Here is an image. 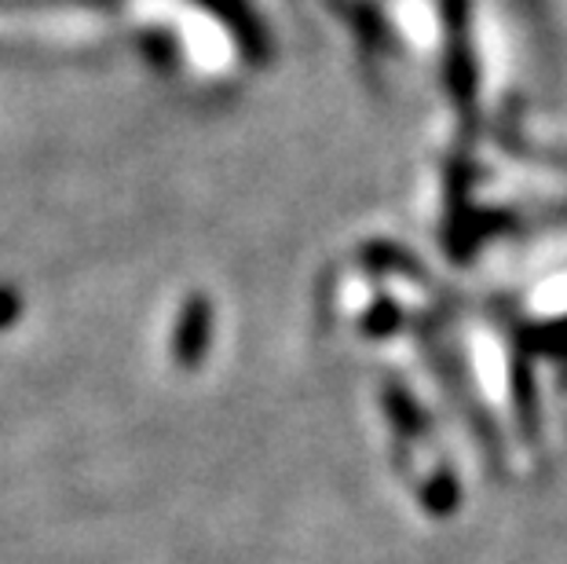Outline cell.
Returning <instances> with one entry per match:
<instances>
[{
	"label": "cell",
	"instance_id": "6da1fadb",
	"mask_svg": "<svg viewBox=\"0 0 567 564\" xmlns=\"http://www.w3.org/2000/svg\"><path fill=\"white\" fill-rule=\"evenodd\" d=\"M440 16L446 27V59L443 81L451 100L468 111L476 103V52H473V0H440Z\"/></svg>",
	"mask_w": 567,
	"mask_h": 564
},
{
	"label": "cell",
	"instance_id": "7a4b0ae2",
	"mask_svg": "<svg viewBox=\"0 0 567 564\" xmlns=\"http://www.w3.org/2000/svg\"><path fill=\"white\" fill-rule=\"evenodd\" d=\"M213 327H216L213 301L205 294H190L173 327V363L179 370H198L205 363L213 345Z\"/></svg>",
	"mask_w": 567,
	"mask_h": 564
},
{
	"label": "cell",
	"instance_id": "3957f363",
	"mask_svg": "<svg viewBox=\"0 0 567 564\" xmlns=\"http://www.w3.org/2000/svg\"><path fill=\"white\" fill-rule=\"evenodd\" d=\"M195 4H202L209 16H216L227 30H231L235 44L243 48V55L249 63H257V66L271 63V52H275L271 33L249 0H195Z\"/></svg>",
	"mask_w": 567,
	"mask_h": 564
},
{
	"label": "cell",
	"instance_id": "277c9868",
	"mask_svg": "<svg viewBox=\"0 0 567 564\" xmlns=\"http://www.w3.org/2000/svg\"><path fill=\"white\" fill-rule=\"evenodd\" d=\"M462 502V484L451 470H436L425 484H421V506H425L432 517H451Z\"/></svg>",
	"mask_w": 567,
	"mask_h": 564
},
{
	"label": "cell",
	"instance_id": "5b68a950",
	"mask_svg": "<svg viewBox=\"0 0 567 564\" xmlns=\"http://www.w3.org/2000/svg\"><path fill=\"white\" fill-rule=\"evenodd\" d=\"M384 411H389V418H392V425L400 429V433L406 437V440H414L421 429L429 425V418H425V411L414 403V396H410L406 389H400V386H389L384 389Z\"/></svg>",
	"mask_w": 567,
	"mask_h": 564
},
{
	"label": "cell",
	"instance_id": "8992f818",
	"mask_svg": "<svg viewBox=\"0 0 567 564\" xmlns=\"http://www.w3.org/2000/svg\"><path fill=\"white\" fill-rule=\"evenodd\" d=\"M513 400H516V414L527 429V437L538 429V400H535V381H530V363H527V352L513 359Z\"/></svg>",
	"mask_w": 567,
	"mask_h": 564
},
{
	"label": "cell",
	"instance_id": "52a82bcc",
	"mask_svg": "<svg viewBox=\"0 0 567 564\" xmlns=\"http://www.w3.org/2000/svg\"><path fill=\"white\" fill-rule=\"evenodd\" d=\"M363 264L370 271H406V275H414V279H421V264L406 254V249L400 246H392V243H370L363 246Z\"/></svg>",
	"mask_w": 567,
	"mask_h": 564
},
{
	"label": "cell",
	"instance_id": "ba28073f",
	"mask_svg": "<svg viewBox=\"0 0 567 564\" xmlns=\"http://www.w3.org/2000/svg\"><path fill=\"white\" fill-rule=\"evenodd\" d=\"M520 341H524V352L567 356V316L553 322H538V327H524Z\"/></svg>",
	"mask_w": 567,
	"mask_h": 564
},
{
	"label": "cell",
	"instance_id": "9c48e42d",
	"mask_svg": "<svg viewBox=\"0 0 567 564\" xmlns=\"http://www.w3.org/2000/svg\"><path fill=\"white\" fill-rule=\"evenodd\" d=\"M359 327H363L367 338H389L392 330L403 327V308L395 305V301H389V297H381V301L363 316Z\"/></svg>",
	"mask_w": 567,
	"mask_h": 564
},
{
	"label": "cell",
	"instance_id": "30bf717a",
	"mask_svg": "<svg viewBox=\"0 0 567 564\" xmlns=\"http://www.w3.org/2000/svg\"><path fill=\"white\" fill-rule=\"evenodd\" d=\"M348 16H352V22H355V33L363 38L367 44H389V30H384V22H381V16L373 11L370 4H348Z\"/></svg>",
	"mask_w": 567,
	"mask_h": 564
},
{
	"label": "cell",
	"instance_id": "8fae6325",
	"mask_svg": "<svg viewBox=\"0 0 567 564\" xmlns=\"http://www.w3.org/2000/svg\"><path fill=\"white\" fill-rule=\"evenodd\" d=\"M140 48L147 52V59L154 66H162V70H168V66H176V44H173V38L168 33H143L140 38Z\"/></svg>",
	"mask_w": 567,
	"mask_h": 564
},
{
	"label": "cell",
	"instance_id": "7c38bea8",
	"mask_svg": "<svg viewBox=\"0 0 567 564\" xmlns=\"http://www.w3.org/2000/svg\"><path fill=\"white\" fill-rule=\"evenodd\" d=\"M22 316V294L16 286L0 283V330L16 327V319Z\"/></svg>",
	"mask_w": 567,
	"mask_h": 564
}]
</instances>
